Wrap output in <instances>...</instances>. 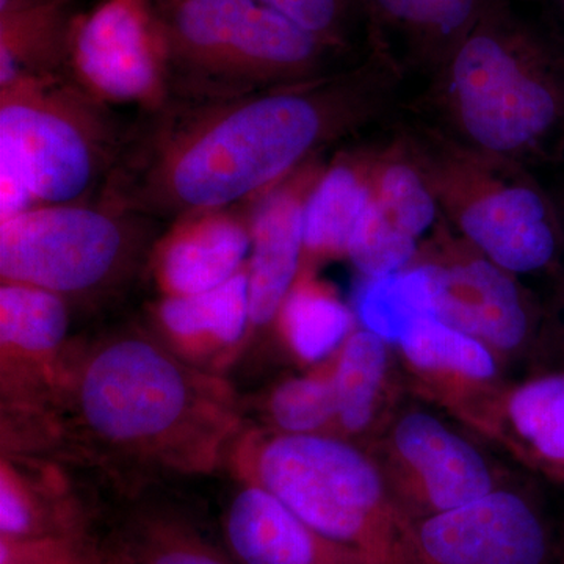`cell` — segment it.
<instances>
[{
    "instance_id": "obj_7",
    "label": "cell",
    "mask_w": 564,
    "mask_h": 564,
    "mask_svg": "<svg viewBox=\"0 0 564 564\" xmlns=\"http://www.w3.org/2000/svg\"><path fill=\"white\" fill-rule=\"evenodd\" d=\"M121 148L106 106L68 74L0 88V159L20 170L39 206L87 203Z\"/></svg>"
},
{
    "instance_id": "obj_5",
    "label": "cell",
    "mask_w": 564,
    "mask_h": 564,
    "mask_svg": "<svg viewBox=\"0 0 564 564\" xmlns=\"http://www.w3.org/2000/svg\"><path fill=\"white\" fill-rule=\"evenodd\" d=\"M240 467L245 481L364 564H417L413 522L389 502L377 467L352 445L318 433L256 437Z\"/></svg>"
},
{
    "instance_id": "obj_6",
    "label": "cell",
    "mask_w": 564,
    "mask_h": 564,
    "mask_svg": "<svg viewBox=\"0 0 564 564\" xmlns=\"http://www.w3.org/2000/svg\"><path fill=\"white\" fill-rule=\"evenodd\" d=\"M172 52V98H225L332 70L339 50L261 0H152Z\"/></svg>"
},
{
    "instance_id": "obj_21",
    "label": "cell",
    "mask_w": 564,
    "mask_h": 564,
    "mask_svg": "<svg viewBox=\"0 0 564 564\" xmlns=\"http://www.w3.org/2000/svg\"><path fill=\"white\" fill-rule=\"evenodd\" d=\"M282 336L296 356L307 362L328 358L350 337L351 311L328 285L302 267L276 317Z\"/></svg>"
},
{
    "instance_id": "obj_4",
    "label": "cell",
    "mask_w": 564,
    "mask_h": 564,
    "mask_svg": "<svg viewBox=\"0 0 564 564\" xmlns=\"http://www.w3.org/2000/svg\"><path fill=\"white\" fill-rule=\"evenodd\" d=\"M399 115L393 137L451 228L514 276L554 269L564 254V229L532 170L466 147L406 109Z\"/></svg>"
},
{
    "instance_id": "obj_27",
    "label": "cell",
    "mask_w": 564,
    "mask_h": 564,
    "mask_svg": "<svg viewBox=\"0 0 564 564\" xmlns=\"http://www.w3.org/2000/svg\"><path fill=\"white\" fill-rule=\"evenodd\" d=\"M419 254L417 240L395 225L372 196L348 247L347 256L356 269L366 278L383 276L413 265Z\"/></svg>"
},
{
    "instance_id": "obj_18",
    "label": "cell",
    "mask_w": 564,
    "mask_h": 564,
    "mask_svg": "<svg viewBox=\"0 0 564 564\" xmlns=\"http://www.w3.org/2000/svg\"><path fill=\"white\" fill-rule=\"evenodd\" d=\"M155 318L170 344L192 358L234 350L251 328L248 265L214 291L165 296Z\"/></svg>"
},
{
    "instance_id": "obj_24",
    "label": "cell",
    "mask_w": 564,
    "mask_h": 564,
    "mask_svg": "<svg viewBox=\"0 0 564 564\" xmlns=\"http://www.w3.org/2000/svg\"><path fill=\"white\" fill-rule=\"evenodd\" d=\"M372 196L380 209L417 242L444 220L432 188L393 133L383 147L373 148Z\"/></svg>"
},
{
    "instance_id": "obj_14",
    "label": "cell",
    "mask_w": 564,
    "mask_h": 564,
    "mask_svg": "<svg viewBox=\"0 0 564 564\" xmlns=\"http://www.w3.org/2000/svg\"><path fill=\"white\" fill-rule=\"evenodd\" d=\"M251 203L204 212L173 223L152 259L165 296L199 295L247 269L251 252Z\"/></svg>"
},
{
    "instance_id": "obj_8",
    "label": "cell",
    "mask_w": 564,
    "mask_h": 564,
    "mask_svg": "<svg viewBox=\"0 0 564 564\" xmlns=\"http://www.w3.org/2000/svg\"><path fill=\"white\" fill-rule=\"evenodd\" d=\"M107 204H47L0 221V276L62 295L91 292L120 273L135 231Z\"/></svg>"
},
{
    "instance_id": "obj_36",
    "label": "cell",
    "mask_w": 564,
    "mask_h": 564,
    "mask_svg": "<svg viewBox=\"0 0 564 564\" xmlns=\"http://www.w3.org/2000/svg\"><path fill=\"white\" fill-rule=\"evenodd\" d=\"M555 202L556 210L560 214V220H562L563 229H564V188L563 192L560 193L558 196H552Z\"/></svg>"
},
{
    "instance_id": "obj_1",
    "label": "cell",
    "mask_w": 564,
    "mask_h": 564,
    "mask_svg": "<svg viewBox=\"0 0 564 564\" xmlns=\"http://www.w3.org/2000/svg\"><path fill=\"white\" fill-rule=\"evenodd\" d=\"M406 77L386 55L317 79L152 111L102 185V204L181 220L256 202L318 152L399 104Z\"/></svg>"
},
{
    "instance_id": "obj_15",
    "label": "cell",
    "mask_w": 564,
    "mask_h": 564,
    "mask_svg": "<svg viewBox=\"0 0 564 564\" xmlns=\"http://www.w3.org/2000/svg\"><path fill=\"white\" fill-rule=\"evenodd\" d=\"M226 536L242 564H364L315 533L262 486L245 481L226 514Z\"/></svg>"
},
{
    "instance_id": "obj_25",
    "label": "cell",
    "mask_w": 564,
    "mask_h": 564,
    "mask_svg": "<svg viewBox=\"0 0 564 564\" xmlns=\"http://www.w3.org/2000/svg\"><path fill=\"white\" fill-rule=\"evenodd\" d=\"M332 375L337 419L348 432H361L372 421L375 402L383 383L388 352L386 340L361 329L350 334Z\"/></svg>"
},
{
    "instance_id": "obj_34",
    "label": "cell",
    "mask_w": 564,
    "mask_h": 564,
    "mask_svg": "<svg viewBox=\"0 0 564 564\" xmlns=\"http://www.w3.org/2000/svg\"><path fill=\"white\" fill-rule=\"evenodd\" d=\"M39 564H76V562L61 543L44 540L40 543Z\"/></svg>"
},
{
    "instance_id": "obj_33",
    "label": "cell",
    "mask_w": 564,
    "mask_h": 564,
    "mask_svg": "<svg viewBox=\"0 0 564 564\" xmlns=\"http://www.w3.org/2000/svg\"><path fill=\"white\" fill-rule=\"evenodd\" d=\"M551 344L564 362V273L560 284L558 302H556L555 321L551 326ZM560 370H564V366Z\"/></svg>"
},
{
    "instance_id": "obj_30",
    "label": "cell",
    "mask_w": 564,
    "mask_h": 564,
    "mask_svg": "<svg viewBox=\"0 0 564 564\" xmlns=\"http://www.w3.org/2000/svg\"><path fill=\"white\" fill-rule=\"evenodd\" d=\"M43 514L32 489L11 467L2 462L0 469V533L7 541L46 540Z\"/></svg>"
},
{
    "instance_id": "obj_22",
    "label": "cell",
    "mask_w": 564,
    "mask_h": 564,
    "mask_svg": "<svg viewBox=\"0 0 564 564\" xmlns=\"http://www.w3.org/2000/svg\"><path fill=\"white\" fill-rule=\"evenodd\" d=\"M356 315L367 332L400 344L423 318L434 317L432 273L425 262L383 276L366 278L356 296Z\"/></svg>"
},
{
    "instance_id": "obj_11",
    "label": "cell",
    "mask_w": 564,
    "mask_h": 564,
    "mask_svg": "<svg viewBox=\"0 0 564 564\" xmlns=\"http://www.w3.org/2000/svg\"><path fill=\"white\" fill-rule=\"evenodd\" d=\"M421 262L430 267L434 317L499 350H518L532 332V311L514 274L489 261L445 221Z\"/></svg>"
},
{
    "instance_id": "obj_35",
    "label": "cell",
    "mask_w": 564,
    "mask_h": 564,
    "mask_svg": "<svg viewBox=\"0 0 564 564\" xmlns=\"http://www.w3.org/2000/svg\"><path fill=\"white\" fill-rule=\"evenodd\" d=\"M73 0H0V14L10 11L35 9V7L54 6V3H70Z\"/></svg>"
},
{
    "instance_id": "obj_37",
    "label": "cell",
    "mask_w": 564,
    "mask_h": 564,
    "mask_svg": "<svg viewBox=\"0 0 564 564\" xmlns=\"http://www.w3.org/2000/svg\"><path fill=\"white\" fill-rule=\"evenodd\" d=\"M558 2V6L562 7V10L564 11V0H556Z\"/></svg>"
},
{
    "instance_id": "obj_9",
    "label": "cell",
    "mask_w": 564,
    "mask_h": 564,
    "mask_svg": "<svg viewBox=\"0 0 564 564\" xmlns=\"http://www.w3.org/2000/svg\"><path fill=\"white\" fill-rule=\"evenodd\" d=\"M68 76L102 106L161 110L172 99V52L152 0H102L74 14Z\"/></svg>"
},
{
    "instance_id": "obj_19",
    "label": "cell",
    "mask_w": 564,
    "mask_h": 564,
    "mask_svg": "<svg viewBox=\"0 0 564 564\" xmlns=\"http://www.w3.org/2000/svg\"><path fill=\"white\" fill-rule=\"evenodd\" d=\"M70 3L0 14V88L68 74Z\"/></svg>"
},
{
    "instance_id": "obj_3",
    "label": "cell",
    "mask_w": 564,
    "mask_h": 564,
    "mask_svg": "<svg viewBox=\"0 0 564 564\" xmlns=\"http://www.w3.org/2000/svg\"><path fill=\"white\" fill-rule=\"evenodd\" d=\"M74 392L93 436L181 469L209 466L236 422L220 381L195 372L150 337L99 345L82 364Z\"/></svg>"
},
{
    "instance_id": "obj_12",
    "label": "cell",
    "mask_w": 564,
    "mask_h": 564,
    "mask_svg": "<svg viewBox=\"0 0 564 564\" xmlns=\"http://www.w3.org/2000/svg\"><path fill=\"white\" fill-rule=\"evenodd\" d=\"M313 161L251 203L248 261L251 328L276 321L302 272L304 209L325 165Z\"/></svg>"
},
{
    "instance_id": "obj_16",
    "label": "cell",
    "mask_w": 564,
    "mask_h": 564,
    "mask_svg": "<svg viewBox=\"0 0 564 564\" xmlns=\"http://www.w3.org/2000/svg\"><path fill=\"white\" fill-rule=\"evenodd\" d=\"M393 443L422 478V505L429 508V516L455 510L494 491L481 455L433 415H404L393 433Z\"/></svg>"
},
{
    "instance_id": "obj_31",
    "label": "cell",
    "mask_w": 564,
    "mask_h": 564,
    "mask_svg": "<svg viewBox=\"0 0 564 564\" xmlns=\"http://www.w3.org/2000/svg\"><path fill=\"white\" fill-rule=\"evenodd\" d=\"M144 564H231L217 552L184 534L163 533L152 538Z\"/></svg>"
},
{
    "instance_id": "obj_23",
    "label": "cell",
    "mask_w": 564,
    "mask_h": 564,
    "mask_svg": "<svg viewBox=\"0 0 564 564\" xmlns=\"http://www.w3.org/2000/svg\"><path fill=\"white\" fill-rule=\"evenodd\" d=\"M508 415L532 462L564 484V370L541 375L516 389Z\"/></svg>"
},
{
    "instance_id": "obj_17",
    "label": "cell",
    "mask_w": 564,
    "mask_h": 564,
    "mask_svg": "<svg viewBox=\"0 0 564 564\" xmlns=\"http://www.w3.org/2000/svg\"><path fill=\"white\" fill-rule=\"evenodd\" d=\"M372 166L373 148L340 152L325 165L304 209L303 262L347 254L372 202Z\"/></svg>"
},
{
    "instance_id": "obj_13",
    "label": "cell",
    "mask_w": 564,
    "mask_h": 564,
    "mask_svg": "<svg viewBox=\"0 0 564 564\" xmlns=\"http://www.w3.org/2000/svg\"><path fill=\"white\" fill-rule=\"evenodd\" d=\"M492 0H358L369 50L381 52L403 76L426 82L447 61Z\"/></svg>"
},
{
    "instance_id": "obj_32",
    "label": "cell",
    "mask_w": 564,
    "mask_h": 564,
    "mask_svg": "<svg viewBox=\"0 0 564 564\" xmlns=\"http://www.w3.org/2000/svg\"><path fill=\"white\" fill-rule=\"evenodd\" d=\"M40 541H0V564H39Z\"/></svg>"
},
{
    "instance_id": "obj_2",
    "label": "cell",
    "mask_w": 564,
    "mask_h": 564,
    "mask_svg": "<svg viewBox=\"0 0 564 564\" xmlns=\"http://www.w3.org/2000/svg\"><path fill=\"white\" fill-rule=\"evenodd\" d=\"M403 109L532 172L562 162L564 46L516 0H492Z\"/></svg>"
},
{
    "instance_id": "obj_26",
    "label": "cell",
    "mask_w": 564,
    "mask_h": 564,
    "mask_svg": "<svg viewBox=\"0 0 564 564\" xmlns=\"http://www.w3.org/2000/svg\"><path fill=\"white\" fill-rule=\"evenodd\" d=\"M400 347L408 361L419 369L444 370L470 380H488L496 375V361L488 345L436 317L419 322Z\"/></svg>"
},
{
    "instance_id": "obj_29",
    "label": "cell",
    "mask_w": 564,
    "mask_h": 564,
    "mask_svg": "<svg viewBox=\"0 0 564 564\" xmlns=\"http://www.w3.org/2000/svg\"><path fill=\"white\" fill-rule=\"evenodd\" d=\"M270 9L295 22L315 39L336 47L348 50V32L358 0H261ZM361 13V11H359Z\"/></svg>"
},
{
    "instance_id": "obj_10",
    "label": "cell",
    "mask_w": 564,
    "mask_h": 564,
    "mask_svg": "<svg viewBox=\"0 0 564 564\" xmlns=\"http://www.w3.org/2000/svg\"><path fill=\"white\" fill-rule=\"evenodd\" d=\"M414 547L417 564H564L544 516L510 491L421 519Z\"/></svg>"
},
{
    "instance_id": "obj_20",
    "label": "cell",
    "mask_w": 564,
    "mask_h": 564,
    "mask_svg": "<svg viewBox=\"0 0 564 564\" xmlns=\"http://www.w3.org/2000/svg\"><path fill=\"white\" fill-rule=\"evenodd\" d=\"M68 306L57 293L20 284L0 285V348L2 364L47 362L65 344Z\"/></svg>"
},
{
    "instance_id": "obj_28",
    "label": "cell",
    "mask_w": 564,
    "mask_h": 564,
    "mask_svg": "<svg viewBox=\"0 0 564 564\" xmlns=\"http://www.w3.org/2000/svg\"><path fill=\"white\" fill-rule=\"evenodd\" d=\"M274 425L288 434H314L337 417L332 377H302L284 381L269 402Z\"/></svg>"
}]
</instances>
